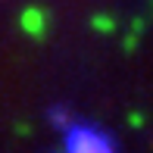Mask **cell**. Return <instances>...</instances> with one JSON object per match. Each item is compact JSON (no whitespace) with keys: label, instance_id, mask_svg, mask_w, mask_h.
Masks as SVG:
<instances>
[{"label":"cell","instance_id":"cell-1","mask_svg":"<svg viewBox=\"0 0 153 153\" xmlns=\"http://www.w3.org/2000/svg\"><path fill=\"white\" fill-rule=\"evenodd\" d=\"M66 153H119V144L109 131L91 122H69L66 125Z\"/></svg>","mask_w":153,"mask_h":153}]
</instances>
